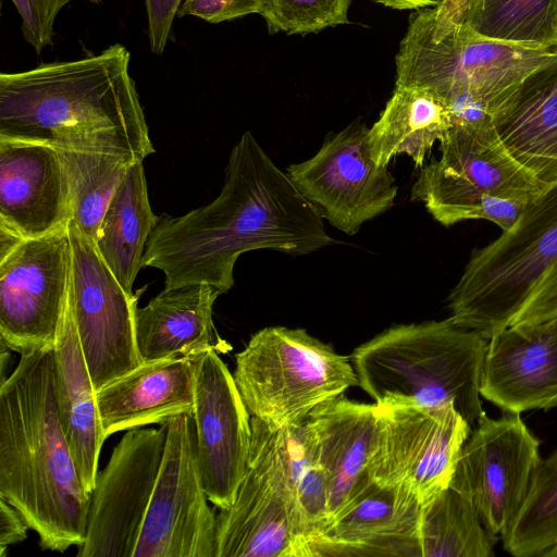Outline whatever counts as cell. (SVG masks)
<instances>
[{
  "mask_svg": "<svg viewBox=\"0 0 557 557\" xmlns=\"http://www.w3.org/2000/svg\"><path fill=\"white\" fill-rule=\"evenodd\" d=\"M335 243L317 209L247 131L231 150L219 196L183 215L160 218L143 267L162 271L168 288L209 284L224 294L245 252L301 256Z\"/></svg>",
  "mask_w": 557,
  "mask_h": 557,
  "instance_id": "6da1fadb",
  "label": "cell"
},
{
  "mask_svg": "<svg viewBox=\"0 0 557 557\" xmlns=\"http://www.w3.org/2000/svg\"><path fill=\"white\" fill-rule=\"evenodd\" d=\"M131 54L114 44L98 54L0 74V140L94 150L144 161L154 152Z\"/></svg>",
  "mask_w": 557,
  "mask_h": 557,
  "instance_id": "7a4b0ae2",
  "label": "cell"
},
{
  "mask_svg": "<svg viewBox=\"0 0 557 557\" xmlns=\"http://www.w3.org/2000/svg\"><path fill=\"white\" fill-rule=\"evenodd\" d=\"M0 497L24 517L42 549L63 553L84 543L90 494L59 419L53 348L21 355L1 382Z\"/></svg>",
  "mask_w": 557,
  "mask_h": 557,
  "instance_id": "3957f363",
  "label": "cell"
},
{
  "mask_svg": "<svg viewBox=\"0 0 557 557\" xmlns=\"http://www.w3.org/2000/svg\"><path fill=\"white\" fill-rule=\"evenodd\" d=\"M487 339L475 331L441 321L396 324L350 355L358 386L376 405L453 404L474 426L485 412L480 379Z\"/></svg>",
  "mask_w": 557,
  "mask_h": 557,
  "instance_id": "277c9868",
  "label": "cell"
},
{
  "mask_svg": "<svg viewBox=\"0 0 557 557\" xmlns=\"http://www.w3.org/2000/svg\"><path fill=\"white\" fill-rule=\"evenodd\" d=\"M440 143L441 157L421 168L411 200L423 202L444 226L486 220L508 232L544 189L499 138L492 119L453 123Z\"/></svg>",
  "mask_w": 557,
  "mask_h": 557,
  "instance_id": "5b68a950",
  "label": "cell"
},
{
  "mask_svg": "<svg viewBox=\"0 0 557 557\" xmlns=\"http://www.w3.org/2000/svg\"><path fill=\"white\" fill-rule=\"evenodd\" d=\"M556 57L553 49L484 37L466 22L443 18L432 7L411 15L395 58V86L426 88L444 100L469 92L491 113L504 92Z\"/></svg>",
  "mask_w": 557,
  "mask_h": 557,
  "instance_id": "8992f818",
  "label": "cell"
},
{
  "mask_svg": "<svg viewBox=\"0 0 557 557\" xmlns=\"http://www.w3.org/2000/svg\"><path fill=\"white\" fill-rule=\"evenodd\" d=\"M557 261V183L508 232L471 255L448 296L449 319L488 339L508 327Z\"/></svg>",
  "mask_w": 557,
  "mask_h": 557,
  "instance_id": "52a82bcc",
  "label": "cell"
},
{
  "mask_svg": "<svg viewBox=\"0 0 557 557\" xmlns=\"http://www.w3.org/2000/svg\"><path fill=\"white\" fill-rule=\"evenodd\" d=\"M235 361L233 376L250 416L273 430L306 419L358 384L350 358L304 329L264 327Z\"/></svg>",
  "mask_w": 557,
  "mask_h": 557,
  "instance_id": "ba28073f",
  "label": "cell"
},
{
  "mask_svg": "<svg viewBox=\"0 0 557 557\" xmlns=\"http://www.w3.org/2000/svg\"><path fill=\"white\" fill-rule=\"evenodd\" d=\"M246 473L216 513V557H307L276 430L251 417Z\"/></svg>",
  "mask_w": 557,
  "mask_h": 557,
  "instance_id": "9c48e42d",
  "label": "cell"
},
{
  "mask_svg": "<svg viewBox=\"0 0 557 557\" xmlns=\"http://www.w3.org/2000/svg\"><path fill=\"white\" fill-rule=\"evenodd\" d=\"M377 407L379 438L368 473L381 485L409 491L423 507L449 487L472 428L453 404Z\"/></svg>",
  "mask_w": 557,
  "mask_h": 557,
  "instance_id": "30bf717a",
  "label": "cell"
},
{
  "mask_svg": "<svg viewBox=\"0 0 557 557\" xmlns=\"http://www.w3.org/2000/svg\"><path fill=\"white\" fill-rule=\"evenodd\" d=\"M69 225L22 239L0 257V339L23 355L53 348L67 307Z\"/></svg>",
  "mask_w": 557,
  "mask_h": 557,
  "instance_id": "8fae6325",
  "label": "cell"
},
{
  "mask_svg": "<svg viewBox=\"0 0 557 557\" xmlns=\"http://www.w3.org/2000/svg\"><path fill=\"white\" fill-rule=\"evenodd\" d=\"M166 423L160 472L133 557H216V513L199 470L193 417Z\"/></svg>",
  "mask_w": 557,
  "mask_h": 557,
  "instance_id": "7c38bea8",
  "label": "cell"
},
{
  "mask_svg": "<svg viewBox=\"0 0 557 557\" xmlns=\"http://www.w3.org/2000/svg\"><path fill=\"white\" fill-rule=\"evenodd\" d=\"M540 442L519 413L479 418L449 487L467 497L485 528L502 536L521 509L541 463Z\"/></svg>",
  "mask_w": 557,
  "mask_h": 557,
  "instance_id": "4fadbf2b",
  "label": "cell"
},
{
  "mask_svg": "<svg viewBox=\"0 0 557 557\" xmlns=\"http://www.w3.org/2000/svg\"><path fill=\"white\" fill-rule=\"evenodd\" d=\"M368 132L357 119L329 134L313 157L285 171L322 219L349 236L389 210L398 191L388 168L372 160Z\"/></svg>",
  "mask_w": 557,
  "mask_h": 557,
  "instance_id": "5bb4252c",
  "label": "cell"
},
{
  "mask_svg": "<svg viewBox=\"0 0 557 557\" xmlns=\"http://www.w3.org/2000/svg\"><path fill=\"white\" fill-rule=\"evenodd\" d=\"M70 305L96 391L143 363L136 343L137 297L127 293L95 245L69 222Z\"/></svg>",
  "mask_w": 557,
  "mask_h": 557,
  "instance_id": "9a60e30c",
  "label": "cell"
},
{
  "mask_svg": "<svg viewBox=\"0 0 557 557\" xmlns=\"http://www.w3.org/2000/svg\"><path fill=\"white\" fill-rule=\"evenodd\" d=\"M168 437V423L127 430L98 472L77 557H133Z\"/></svg>",
  "mask_w": 557,
  "mask_h": 557,
  "instance_id": "2e32d148",
  "label": "cell"
},
{
  "mask_svg": "<svg viewBox=\"0 0 557 557\" xmlns=\"http://www.w3.org/2000/svg\"><path fill=\"white\" fill-rule=\"evenodd\" d=\"M195 406L191 413L199 470L209 502L230 507L246 473L251 416L233 374L215 350L194 356Z\"/></svg>",
  "mask_w": 557,
  "mask_h": 557,
  "instance_id": "e0dca14e",
  "label": "cell"
},
{
  "mask_svg": "<svg viewBox=\"0 0 557 557\" xmlns=\"http://www.w3.org/2000/svg\"><path fill=\"white\" fill-rule=\"evenodd\" d=\"M422 505L403 487L376 483L367 472L344 506L308 543V557H422Z\"/></svg>",
  "mask_w": 557,
  "mask_h": 557,
  "instance_id": "ac0fdd59",
  "label": "cell"
},
{
  "mask_svg": "<svg viewBox=\"0 0 557 557\" xmlns=\"http://www.w3.org/2000/svg\"><path fill=\"white\" fill-rule=\"evenodd\" d=\"M481 397L504 412L557 406V319L510 325L487 339Z\"/></svg>",
  "mask_w": 557,
  "mask_h": 557,
  "instance_id": "d6986e66",
  "label": "cell"
},
{
  "mask_svg": "<svg viewBox=\"0 0 557 557\" xmlns=\"http://www.w3.org/2000/svg\"><path fill=\"white\" fill-rule=\"evenodd\" d=\"M67 175L55 147L0 140V226L23 239L66 227Z\"/></svg>",
  "mask_w": 557,
  "mask_h": 557,
  "instance_id": "ffe728a7",
  "label": "cell"
},
{
  "mask_svg": "<svg viewBox=\"0 0 557 557\" xmlns=\"http://www.w3.org/2000/svg\"><path fill=\"white\" fill-rule=\"evenodd\" d=\"M106 437L149 424H163L195 406L194 357L143 362L97 391Z\"/></svg>",
  "mask_w": 557,
  "mask_h": 557,
  "instance_id": "44dd1931",
  "label": "cell"
},
{
  "mask_svg": "<svg viewBox=\"0 0 557 557\" xmlns=\"http://www.w3.org/2000/svg\"><path fill=\"white\" fill-rule=\"evenodd\" d=\"M221 294L209 284L165 287L137 308L136 343L143 362L228 351L231 346L220 337L212 319L213 304Z\"/></svg>",
  "mask_w": 557,
  "mask_h": 557,
  "instance_id": "7402d4cb",
  "label": "cell"
},
{
  "mask_svg": "<svg viewBox=\"0 0 557 557\" xmlns=\"http://www.w3.org/2000/svg\"><path fill=\"white\" fill-rule=\"evenodd\" d=\"M53 386L59 419L78 476L90 494L98 474L101 447L107 437L97 405V391L76 331L70 294L53 346Z\"/></svg>",
  "mask_w": 557,
  "mask_h": 557,
  "instance_id": "603a6c76",
  "label": "cell"
},
{
  "mask_svg": "<svg viewBox=\"0 0 557 557\" xmlns=\"http://www.w3.org/2000/svg\"><path fill=\"white\" fill-rule=\"evenodd\" d=\"M491 117L509 151L536 175L557 163V57L504 92Z\"/></svg>",
  "mask_w": 557,
  "mask_h": 557,
  "instance_id": "cb8c5ba5",
  "label": "cell"
},
{
  "mask_svg": "<svg viewBox=\"0 0 557 557\" xmlns=\"http://www.w3.org/2000/svg\"><path fill=\"white\" fill-rule=\"evenodd\" d=\"M308 417L318 462L330 479L331 519L368 470L379 438V407L342 395L321 404Z\"/></svg>",
  "mask_w": 557,
  "mask_h": 557,
  "instance_id": "d4e9b609",
  "label": "cell"
},
{
  "mask_svg": "<svg viewBox=\"0 0 557 557\" xmlns=\"http://www.w3.org/2000/svg\"><path fill=\"white\" fill-rule=\"evenodd\" d=\"M451 126L446 101L434 91L416 86H395L377 121L369 128L372 160L388 166L398 154H407L417 168Z\"/></svg>",
  "mask_w": 557,
  "mask_h": 557,
  "instance_id": "484cf974",
  "label": "cell"
},
{
  "mask_svg": "<svg viewBox=\"0 0 557 557\" xmlns=\"http://www.w3.org/2000/svg\"><path fill=\"white\" fill-rule=\"evenodd\" d=\"M159 220L150 207L143 161H135L111 199L94 243L127 293L133 294L146 245Z\"/></svg>",
  "mask_w": 557,
  "mask_h": 557,
  "instance_id": "4316f807",
  "label": "cell"
},
{
  "mask_svg": "<svg viewBox=\"0 0 557 557\" xmlns=\"http://www.w3.org/2000/svg\"><path fill=\"white\" fill-rule=\"evenodd\" d=\"M419 534L422 557H492L498 540L472 503L451 487L422 507Z\"/></svg>",
  "mask_w": 557,
  "mask_h": 557,
  "instance_id": "83f0119b",
  "label": "cell"
},
{
  "mask_svg": "<svg viewBox=\"0 0 557 557\" xmlns=\"http://www.w3.org/2000/svg\"><path fill=\"white\" fill-rule=\"evenodd\" d=\"M59 150L67 175L71 221L94 244L111 199L137 160L106 151Z\"/></svg>",
  "mask_w": 557,
  "mask_h": 557,
  "instance_id": "f1b7e54d",
  "label": "cell"
},
{
  "mask_svg": "<svg viewBox=\"0 0 557 557\" xmlns=\"http://www.w3.org/2000/svg\"><path fill=\"white\" fill-rule=\"evenodd\" d=\"M552 7L553 0H478L463 22L491 39L555 50Z\"/></svg>",
  "mask_w": 557,
  "mask_h": 557,
  "instance_id": "f546056e",
  "label": "cell"
},
{
  "mask_svg": "<svg viewBox=\"0 0 557 557\" xmlns=\"http://www.w3.org/2000/svg\"><path fill=\"white\" fill-rule=\"evenodd\" d=\"M500 539L517 557L541 556L557 542V450L541 460L521 509Z\"/></svg>",
  "mask_w": 557,
  "mask_h": 557,
  "instance_id": "4dcf8cb0",
  "label": "cell"
},
{
  "mask_svg": "<svg viewBox=\"0 0 557 557\" xmlns=\"http://www.w3.org/2000/svg\"><path fill=\"white\" fill-rule=\"evenodd\" d=\"M352 0H261L269 33L306 35L348 23Z\"/></svg>",
  "mask_w": 557,
  "mask_h": 557,
  "instance_id": "1f68e13d",
  "label": "cell"
},
{
  "mask_svg": "<svg viewBox=\"0 0 557 557\" xmlns=\"http://www.w3.org/2000/svg\"><path fill=\"white\" fill-rule=\"evenodd\" d=\"M22 20L24 39L37 53L53 42L54 21L72 0H11Z\"/></svg>",
  "mask_w": 557,
  "mask_h": 557,
  "instance_id": "d6a6232c",
  "label": "cell"
},
{
  "mask_svg": "<svg viewBox=\"0 0 557 557\" xmlns=\"http://www.w3.org/2000/svg\"><path fill=\"white\" fill-rule=\"evenodd\" d=\"M557 318V261L535 285L527 304L510 325L536 324ZM509 325V326H510Z\"/></svg>",
  "mask_w": 557,
  "mask_h": 557,
  "instance_id": "836d02e7",
  "label": "cell"
},
{
  "mask_svg": "<svg viewBox=\"0 0 557 557\" xmlns=\"http://www.w3.org/2000/svg\"><path fill=\"white\" fill-rule=\"evenodd\" d=\"M261 0H184L177 16H195L208 23H222L258 13Z\"/></svg>",
  "mask_w": 557,
  "mask_h": 557,
  "instance_id": "e575fe53",
  "label": "cell"
},
{
  "mask_svg": "<svg viewBox=\"0 0 557 557\" xmlns=\"http://www.w3.org/2000/svg\"><path fill=\"white\" fill-rule=\"evenodd\" d=\"M184 0H145L150 49L161 54L166 46L174 17Z\"/></svg>",
  "mask_w": 557,
  "mask_h": 557,
  "instance_id": "d590c367",
  "label": "cell"
},
{
  "mask_svg": "<svg viewBox=\"0 0 557 557\" xmlns=\"http://www.w3.org/2000/svg\"><path fill=\"white\" fill-rule=\"evenodd\" d=\"M30 529L24 517L7 500L0 497V556L9 546L23 542Z\"/></svg>",
  "mask_w": 557,
  "mask_h": 557,
  "instance_id": "8d00e7d4",
  "label": "cell"
},
{
  "mask_svg": "<svg viewBox=\"0 0 557 557\" xmlns=\"http://www.w3.org/2000/svg\"><path fill=\"white\" fill-rule=\"evenodd\" d=\"M478 0H442L435 10L445 20L463 22L468 12Z\"/></svg>",
  "mask_w": 557,
  "mask_h": 557,
  "instance_id": "74e56055",
  "label": "cell"
},
{
  "mask_svg": "<svg viewBox=\"0 0 557 557\" xmlns=\"http://www.w3.org/2000/svg\"><path fill=\"white\" fill-rule=\"evenodd\" d=\"M394 10H422L437 5L442 0H376Z\"/></svg>",
  "mask_w": 557,
  "mask_h": 557,
  "instance_id": "f35d334b",
  "label": "cell"
},
{
  "mask_svg": "<svg viewBox=\"0 0 557 557\" xmlns=\"http://www.w3.org/2000/svg\"><path fill=\"white\" fill-rule=\"evenodd\" d=\"M544 188L557 183V163L544 170L537 175Z\"/></svg>",
  "mask_w": 557,
  "mask_h": 557,
  "instance_id": "ab89813d",
  "label": "cell"
},
{
  "mask_svg": "<svg viewBox=\"0 0 557 557\" xmlns=\"http://www.w3.org/2000/svg\"><path fill=\"white\" fill-rule=\"evenodd\" d=\"M541 556L545 557H557V542L550 545Z\"/></svg>",
  "mask_w": 557,
  "mask_h": 557,
  "instance_id": "60d3db41",
  "label": "cell"
},
{
  "mask_svg": "<svg viewBox=\"0 0 557 557\" xmlns=\"http://www.w3.org/2000/svg\"><path fill=\"white\" fill-rule=\"evenodd\" d=\"M89 1H90V2H92V3H99V2H101L102 0H89Z\"/></svg>",
  "mask_w": 557,
  "mask_h": 557,
  "instance_id": "b9f144b4",
  "label": "cell"
},
{
  "mask_svg": "<svg viewBox=\"0 0 557 557\" xmlns=\"http://www.w3.org/2000/svg\"><path fill=\"white\" fill-rule=\"evenodd\" d=\"M557 319V318H556Z\"/></svg>",
  "mask_w": 557,
  "mask_h": 557,
  "instance_id": "7bdbcfd3",
  "label": "cell"
}]
</instances>
